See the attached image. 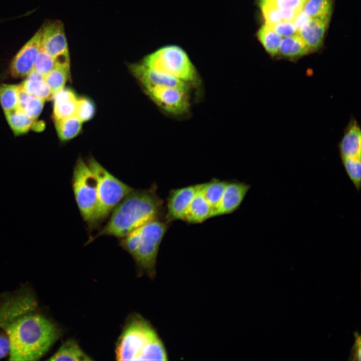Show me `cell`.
<instances>
[{
  "mask_svg": "<svg viewBox=\"0 0 361 361\" xmlns=\"http://www.w3.org/2000/svg\"><path fill=\"white\" fill-rule=\"evenodd\" d=\"M38 305L26 287L1 296L0 329L8 338L9 360H39L60 336V329Z\"/></svg>",
  "mask_w": 361,
  "mask_h": 361,
  "instance_id": "6da1fadb",
  "label": "cell"
},
{
  "mask_svg": "<svg viewBox=\"0 0 361 361\" xmlns=\"http://www.w3.org/2000/svg\"><path fill=\"white\" fill-rule=\"evenodd\" d=\"M162 204L155 187L133 189L113 209L109 221L90 241L102 236L125 237L133 230L158 219Z\"/></svg>",
  "mask_w": 361,
  "mask_h": 361,
  "instance_id": "7a4b0ae2",
  "label": "cell"
},
{
  "mask_svg": "<svg viewBox=\"0 0 361 361\" xmlns=\"http://www.w3.org/2000/svg\"><path fill=\"white\" fill-rule=\"evenodd\" d=\"M118 360H167L164 344L149 323L140 315L128 318L116 347Z\"/></svg>",
  "mask_w": 361,
  "mask_h": 361,
  "instance_id": "3957f363",
  "label": "cell"
},
{
  "mask_svg": "<svg viewBox=\"0 0 361 361\" xmlns=\"http://www.w3.org/2000/svg\"><path fill=\"white\" fill-rule=\"evenodd\" d=\"M148 68L192 85L201 84L199 74L187 53L180 47L169 45L145 57L142 63Z\"/></svg>",
  "mask_w": 361,
  "mask_h": 361,
  "instance_id": "277c9868",
  "label": "cell"
},
{
  "mask_svg": "<svg viewBox=\"0 0 361 361\" xmlns=\"http://www.w3.org/2000/svg\"><path fill=\"white\" fill-rule=\"evenodd\" d=\"M97 184L98 205L95 226L105 220L116 206L133 189L120 180L93 157L87 163Z\"/></svg>",
  "mask_w": 361,
  "mask_h": 361,
  "instance_id": "5b68a950",
  "label": "cell"
},
{
  "mask_svg": "<svg viewBox=\"0 0 361 361\" xmlns=\"http://www.w3.org/2000/svg\"><path fill=\"white\" fill-rule=\"evenodd\" d=\"M72 186L82 217L90 227L95 226L98 205L97 181L88 164L80 157L74 168Z\"/></svg>",
  "mask_w": 361,
  "mask_h": 361,
  "instance_id": "8992f818",
  "label": "cell"
},
{
  "mask_svg": "<svg viewBox=\"0 0 361 361\" xmlns=\"http://www.w3.org/2000/svg\"><path fill=\"white\" fill-rule=\"evenodd\" d=\"M169 224L158 219L141 227V234L137 249L132 256L140 273L153 278L160 243L168 229Z\"/></svg>",
  "mask_w": 361,
  "mask_h": 361,
  "instance_id": "52a82bcc",
  "label": "cell"
},
{
  "mask_svg": "<svg viewBox=\"0 0 361 361\" xmlns=\"http://www.w3.org/2000/svg\"><path fill=\"white\" fill-rule=\"evenodd\" d=\"M144 88L151 100L169 116L182 118L191 112L192 89L156 85Z\"/></svg>",
  "mask_w": 361,
  "mask_h": 361,
  "instance_id": "ba28073f",
  "label": "cell"
},
{
  "mask_svg": "<svg viewBox=\"0 0 361 361\" xmlns=\"http://www.w3.org/2000/svg\"><path fill=\"white\" fill-rule=\"evenodd\" d=\"M41 49L55 59L57 66H70L68 44L60 21L50 22L41 28Z\"/></svg>",
  "mask_w": 361,
  "mask_h": 361,
  "instance_id": "9c48e42d",
  "label": "cell"
},
{
  "mask_svg": "<svg viewBox=\"0 0 361 361\" xmlns=\"http://www.w3.org/2000/svg\"><path fill=\"white\" fill-rule=\"evenodd\" d=\"M41 50V29L25 44L14 58L10 66L15 77L27 76L34 70L37 57Z\"/></svg>",
  "mask_w": 361,
  "mask_h": 361,
  "instance_id": "30bf717a",
  "label": "cell"
},
{
  "mask_svg": "<svg viewBox=\"0 0 361 361\" xmlns=\"http://www.w3.org/2000/svg\"><path fill=\"white\" fill-rule=\"evenodd\" d=\"M200 184L171 190L168 195L166 203L165 222L170 223L183 221L188 207L197 192Z\"/></svg>",
  "mask_w": 361,
  "mask_h": 361,
  "instance_id": "8fae6325",
  "label": "cell"
},
{
  "mask_svg": "<svg viewBox=\"0 0 361 361\" xmlns=\"http://www.w3.org/2000/svg\"><path fill=\"white\" fill-rule=\"evenodd\" d=\"M130 69L143 87L149 86H165L192 89L191 84L165 74L151 70L142 63L132 64Z\"/></svg>",
  "mask_w": 361,
  "mask_h": 361,
  "instance_id": "7c38bea8",
  "label": "cell"
},
{
  "mask_svg": "<svg viewBox=\"0 0 361 361\" xmlns=\"http://www.w3.org/2000/svg\"><path fill=\"white\" fill-rule=\"evenodd\" d=\"M251 185L239 181L228 182L220 205L214 217L230 214L240 206Z\"/></svg>",
  "mask_w": 361,
  "mask_h": 361,
  "instance_id": "4fadbf2b",
  "label": "cell"
},
{
  "mask_svg": "<svg viewBox=\"0 0 361 361\" xmlns=\"http://www.w3.org/2000/svg\"><path fill=\"white\" fill-rule=\"evenodd\" d=\"M338 147L340 159L361 158V131L355 119L350 120Z\"/></svg>",
  "mask_w": 361,
  "mask_h": 361,
  "instance_id": "5bb4252c",
  "label": "cell"
},
{
  "mask_svg": "<svg viewBox=\"0 0 361 361\" xmlns=\"http://www.w3.org/2000/svg\"><path fill=\"white\" fill-rule=\"evenodd\" d=\"M54 121L74 115L78 98L70 89L63 88L52 95Z\"/></svg>",
  "mask_w": 361,
  "mask_h": 361,
  "instance_id": "9a60e30c",
  "label": "cell"
},
{
  "mask_svg": "<svg viewBox=\"0 0 361 361\" xmlns=\"http://www.w3.org/2000/svg\"><path fill=\"white\" fill-rule=\"evenodd\" d=\"M202 184H200L183 220L188 223L200 224L212 218V209L203 194Z\"/></svg>",
  "mask_w": 361,
  "mask_h": 361,
  "instance_id": "2e32d148",
  "label": "cell"
},
{
  "mask_svg": "<svg viewBox=\"0 0 361 361\" xmlns=\"http://www.w3.org/2000/svg\"><path fill=\"white\" fill-rule=\"evenodd\" d=\"M327 25L321 20L310 18L298 33L309 52L316 51L321 47Z\"/></svg>",
  "mask_w": 361,
  "mask_h": 361,
  "instance_id": "e0dca14e",
  "label": "cell"
},
{
  "mask_svg": "<svg viewBox=\"0 0 361 361\" xmlns=\"http://www.w3.org/2000/svg\"><path fill=\"white\" fill-rule=\"evenodd\" d=\"M20 86L28 94L44 101L52 97L53 93L45 77L35 70H33L26 76L25 80Z\"/></svg>",
  "mask_w": 361,
  "mask_h": 361,
  "instance_id": "ac0fdd59",
  "label": "cell"
},
{
  "mask_svg": "<svg viewBox=\"0 0 361 361\" xmlns=\"http://www.w3.org/2000/svg\"><path fill=\"white\" fill-rule=\"evenodd\" d=\"M309 52L299 34L297 33L282 40L278 54L286 58L295 59Z\"/></svg>",
  "mask_w": 361,
  "mask_h": 361,
  "instance_id": "d6986e66",
  "label": "cell"
},
{
  "mask_svg": "<svg viewBox=\"0 0 361 361\" xmlns=\"http://www.w3.org/2000/svg\"><path fill=\"white\" fill-rule=\"evenodd\" d=\"M48 360L87 361L92 358L81 349L75 340L69 339Z\"/></svg>",
  "mask_w": 361,
  "mask_h": 361,
  "instance_id": "ffe728a7",
  "label": "cell"
},
{
  "mask_svg": "<svg viewBox=\"0 0 361 361\" xmlns=\"http://www.w3.org/2000/svg\"><path fill=\"white\" fill-rule=\"evenodd\" d=\"M228 181L217 178L202 184L203 194L212 209V217L221 202Z\"/></svg>",
  "mask_w": 361,
  "mask_h": 361,
  "instance_id": "44dd1931",
  "label": "cell"
},
{
  "mask_svg": "<svg viewBox=\"0 0 361 361\" xmlns=\"http://www.w3.org/2000/svg\"><path fill=\"white\" fill-rule=\"evenodd\" d=\"M302 11L311 19L328 24L332 13L331 0H305Z\"/></svg>",
  "mask_w": 361,
  "mask_h": 361,
  "instance_id": "7402d4cb",
  "label": "cell"
},
{
  "mask_svg": "<svg viewBox=\"0 0 361 361\" xmlns=\"http://www.w3.org/2000/svg\"><path fill=\"white\" fill-rule=\"evenodd\" d=\"M7 121L15 135L27 132L34 125L35 120L18 107L5 112Z\"/></svg>",
  "mask_w": 361,
  "mask_h": 361,
  "instance_id": "603a6c76",
  "label": "cell"
},
{
  "mask_svg": "<svg viewBox=\"0 0 361 361\" xmlns=\"http://www.w3.org/2000/svg\"><path fill=\"white\" fill-rule=\"evenodd\" d=\"M257 36L266 52L271 56L278 54L282 38L269 26L264 24L259 30Z\"/></svg>",
  "mask_w": 361,
  "mask_h": 361,
  "instance_id": "cb8c5ba5",
  "label": "cell"
},
{
  "mask_svg": "<svg viewBox=\"0 0 361 361\" xmlns=\"http://www.w3.org/2000/svg\"><path fill=\"white\" fill-rule=\"evenodd\" d=\"M20 87L18 107L28 116L36 120L43 110L45 101L28 94L20 86Z\"/></svg>",
  "mask_w": 361,
  "mask_h": 361,
  "instance_id": "d4e9b609",
  "label": "cell"
},
{
  "mask_svg": "<svg viewBox=\"0 0 361 361\" xmlns=\"http://www.w3.org/2000/svg\"><path fill=\"white\" fill-rule=\"evenodd\" d=\"M82 123L75 115L55 121L58 135L63 141L76 136L81 130Z\"/></svg>",
  "mask_w": 361,
  "mask_h": 361,
  "instance_id": "484cf974",
  "label": "cell"
},
{
  "mask_svg": "<svg viewBox=\"0 0 361 361\" xmlns=\"http://www.w3.org/2000/svg\"><path fill=\"white\" fill-rule=\"evenodd\" d=\"M260 7L265 20V24L268 25L282 22H293L297 14L301 11L282 9L269 6Z\"/></svg>",
  "mask_w": 361,
  "mask_h": 361,
  "instance_id": "4316f807",
  "label": "cell"
},
{
  "mask_svg": "<svg viewBox=\"0 0 361 361\" xmlns=\"http://www.w3.org/2000/svg\"><path fill=\"white\" fill-rule=\"evenodd\" d=\"M20 90V85H0V103L4 112L18 108Z\"/></svg>",
  "mask_w": 361,
  "mask_h": 361,
  "instance_id": "83f0119b",
  "label": "cell"
},
{
  "mask_svg": "<svg viewBox=\"0 0 361 361\" xmlns=\"http://www.w3.org/2000/svg\"><path fill=\"white\" fill-rule=\"evenodd\" d=\"M70 76V67L57 66L45 77L46 81L53 94L64 88Z\"/></svg>",
  "mask_w": 361,
  "mask_h": 361,
  "instance_id": "f1b7e54d",
  "label": "cell"
},
{
  "mask_svg": "<svg viewBox=\"0 0 361 361\" xmlns=\"http://www.w3.org/2000/svg\"><path fill=\"white\" fill-rule=\"evenodd\" d=\"M345 171L356 191L361 187V158L341 159Z\"/></svg>",
  "mask_w": 361,
  "mask_h": 361,
  "instance_id": "f546056e",
  "label": "cell"
},
{
  "mask_svg": "<svg viewBox=\"0 0 361 361\" xmlns=\"http://www.w3.org/2000/svg\"><path fill=\"white\" fill-rule=\"evenodd\" d=\"M95 113L93 102L86 97L78 98L75 115L82 123L91 119Z\"/></svg>",
  "mask_w": 361,
  "mask_h": 361,
  "instance_id": "4dcf8cb0",
  "label": "cell"
},
{
  "mask_svg": "<svg viewBox=\"0 0 361 361\" xmlns=\"http://www.w3.org/2000/svg\"><path fill=\"white\" fill-rule=\"evenodd\" d=\"M56 67L55 59L41 49L36 60L34 70L45 77Z\"/></svg>",
  "mask_w": 361,
  "mask_h": 361,
  "instance_id": "1f68e13d",
  "label": "cell"
},
{
  "mask_svg": "<svg viewBox=\"0 0 361 361\" xmlns=\"http://www.w3.org/2000/svg\"><path fill=\"white\" fill-rule=\"evenodd\" d=\"M141 234V227L135 229L122 238L120 245L132 256L136 252L139 244Z\"/></svg>",
  "mask_w": 361,
  "mask_h": 361,
  "instance_id": "d6a6232c",
  "label": "cell"
},
{
  "mask_svg": "<svg viewBox=\"0 0 361 361\" xmlns=\"http://www.w3.org/2000/svg\"><path fill=\"white\" fill-rule=\"evenodd\" d=\"M305 0H260L259 5L269 6L282 9L300 11Z\"/></svg>",
  "mask_w": 361,
  "mask_h": 361,
  "instance_id": "836d02e7",
  "label": "cell"
},
{
  "mask_svg": "<svg viewBox=\"0 0 361 361\" xmlns=\"http://www.w3.org/2000/svg\"><path fill=\"white\" fill-rule=\"evenodd\" d=\"M268 26L281 37H287L297 33L292 21L282 22Z\"/></svg>",
  "mask_w": 361,
  "mask_h": 361,
  "instance_id": "e575fe53",
  "label": "cell"
},
{
  "mask_svg": "<svg viewBox=\"0 0 361 361\" xmlns=\"http://www.w3.org/2000/svg\"><path fill=\"white\" fill-rule=\"evenodd\" d=\"M310 18L301 10L296 15L293 23L298 33L309 21Z\"/></svg>",
  "mask_w": 361,
  "mask_h": 361,
  "instance_id": "d590c367",
  "label": "cell"
},
{
  "mask_svg": "<svg viewBox=\"0 0 361 361\" xmlns=\"http://www.w3.org/2000/svg\"><path fill=\"white\" fill-rule=\"evenodd\" d=\"M9 353V343L8 337L3 330L0 329V359Z\"/></svg>",
  "mask_w": 361,
  "mask_h": 361,
  "instance_id": "8d00e7d4",
  "label": "cell"
}]
</instances>
